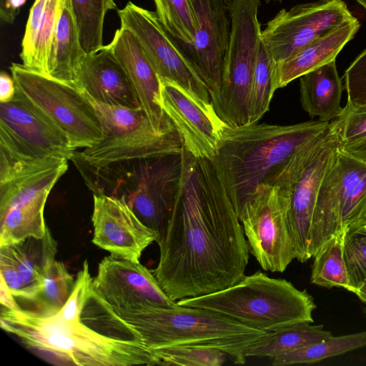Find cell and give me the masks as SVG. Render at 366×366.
<instances>
[{
	"label": "cell",
	"instance_id": "40",
	"mask_svg": "<svg viewBox=\"0 0 366 366\" xmlns=\"http://www.w3.org/2000/svg\"><path fill=\"white\" fill-rule=\"evenodd\" d=\"M16 94V85L12 76L4 71L0 74V102L11 101Z\"/></svg>",
	"mask_w": 366,
	"mask_h": 366
},
{
	"label": "cell",
	"instance_id": "26",
	"mask_svg": "<svg viewBox=\"0 0 366 366\" xmlns=\"http://www.w3.org/2000/svg\"><path fill=\"white\" fill-rule=\"evenodd\" d=\"M86 54L71 1L66 0L52 41L46 76L74 86L76 72Z\"/></svg>",
	"mask_w": 366,
	"mask_h": 366
},
{
	"label": "cell",
	"instance_id": "11",
	"mask_svg": "<svg viewBox=\"0 0 366 366\" xmlns=\"http://www.w3.org/2000/svg\"><path fill=\"white\" fill-rule=\"evenodd\" d=\"M339 144L327 134L315 145L294 158L269 184L284 189L288 196L287 221L296 259L305 262L310 234L321 183Z\"/></svg>",
	"mask_w": 366,
	"mask_h": 366
},
{
	"label": "cell",
	"instance_id": "42",
	"mask_svg": "<svg viewBox=\"0 0 366 366\" xmlns=\"http://www.w3.org/2000/svg\"><path fill=\"white\" fill-rule=\"evenodd\" d=\"M340 148L355 157L366 162V138Z\"/></svg>",
	"mask_w": 366,
	"mask_h": 366
},
{
	"label": "cell",
	"instance_id": "19",
	"mask_svg": "<svg viewBox=\"0 0 366 366\" xmlns=\"http://www.w3.org/2000/svg\"><path fill=\"white\" fill-rule=\"evenodd\" d=\"M197 31L194 43L181 47L208 86L210 97L219 88L228 46L231 21L226 0H189Z\"/></svg>",
	"mask_w": 366,
	"mask_h": 366
},
{
	"label": "cell",
	"instance_id": "2",
	"mask_svg": "<svg viewBox=\"0 0 366 366\" xmlns=\"http://www.w3.org/2000/svg\"><path fill=\"white\" fill-rule=\"evenodd\" d=\"M1 327L27 348L56 365L131 366L155 365L138 332L125 322L92 287L81 320L57 314L1 307Z\"/></svg>",
	"mask_w": 366,
	"mask_h": 366
},
{
	"label": "cell",
	"instance_id": "23",
	"mask_svg": "<svg viewBox=\"0 0 366 366\" xmlns=\"http://www.w3.org/2000/svg\"><path fill=\"white\" fill-rule=\"evenodd\" d=\"M66 0H35L21 41L22 64L47 75L48 61L57 23Z\"/></svg>",
	"mask_w": 366,
	"mask_h": 366
},
{
	"label": "cell",
	"instance_id": "28",
	"mask_svg": "<svg viewBox=\"0 0 366 366\" xmlns=\"http://www.w3.org/2000/svg\"><path fill=\"white\" fill-rule=\"evenodd\" d=\"M322 325L302 322L267 332L247 352V357L272 358L331 337Z\"/></svg>",
	"mask_w": 366,
	"mask_h": 366
},
{
	"label": "cell",
	"instance_id": "12",
	"mask_svg": "<svg viewBox=\"0 0 366 366\" xmlns=\"http://www.w3.org/2000/svg\"><path fill=\"white\" fill-rule=\"evenodd\" d=\"M287 208L286 191L279 186L262 183L237 215L249 252L264 270L283 272L296 259Z\"/></svg>",
	"mask_w": 366,
	"mask_h": 366
},
{
	"label": "cell",
	"instance_id": "32",
	"mask_svg": "<svg viewBox=\"0 0 366 366\" xmlns=\"http://www.w3.org/2000/svg\"><path fill=\"white\" fill-rule=\"evenodd\" d=\"M81 46L86 54L96 52L103 44L106 14L117 9L115 0H71Z\"/></svg>",
	"mask_w": 366,
	"mask_h": 366
},
{
	"label": "cell",
	"instance_id": "22",
	"mask_svg": "<svg viewBox=\"0 0 366 366\" xmlns=\"http://www.w3.org/2000/svg\"><path fill=\"white\" fill-rule=\"evenodd\" d=\"M360 26V23L355 17L316 38L288 59L276 64L274 89L282 88L302 75L335 60Z\"/></svg>",
	"mask_w": 366,
	"mask_h": 366
},
{
	"label": "cell",
	"instance_id": "35",
	"mask_svg": "<svg viewBox=\"0 0 366 366\" xmlns=\"http://www.w3.org/2000/svg\"><path fill=\"white\" fill-rule=\"evenodd\" d=\"M155 365L221 366L229 358L222 350L203 347H174L149 351Z\"/></svg>",
	"mask_w": 366,
	"mask_h": 366
},
{
	"label": "cell",
	"instance_id": "24",
	"mask_svg": "<svg viewBox=\"0 0 366 366\" xmlns=\"http://www.w3.org/2000/svg\"><path fill=\"white\" fill-rule=\"evenodd\" d=\"M57 253V242L47 228L42 238L29 237L21 242L0 246V258L7 260L16 270L24 287V299L31 301L49 264Z\"/></svg>",
	"mask_w": 366,
	"mask_h": 366
},
{
	"label": "cell",
	"instance_id": "14",
	"mask_svg": "<svg viewBox=\"0 0 366 366\" xmlns=\"http://www.w3.org/2000/svg\"><path fill=\"white\" fill-rule=\"evenodd\" d=\"M343 0H318L280 10L262 31V41L275 65L316 38L354 19Z\"/></svg>",
	"mask_w": 366,
	"mask_h": 366
},
{
	"label": "cell",
	"instance_id": "47",
	"mask_svg": "<svg viewBox=\"0 0 366 366\" xmlns=\"http://www.w3.org/2000/svg\"><path fill=\"white\" fill-rule=\"evenodd\" d=\"M364 312L366 313V307L364 308Z\"/></svg>",
	"mask_w": 366,
	"mask_h": 366
},
{
	"label": "cell",
	"instance_id": "4",
	"mask_svg": "<svg viewBox=\"0 0 366 366\" xmlns=\"http://www.w3.org/2000/svg\"><path fill=\"white\" fill-rule=\"evenodd\" d=\"M113 310L139 333L149 351L174 347L214 348L225 352L233 363L243 365L247 352L267 333L215 311L178 304Z\"/></svg>",
	"mask_w": 366,
	"mask_h": 366
},
{
	"label": "cell",
	"instance_id": "7",
	"mask_svg": "<svg viewBox=\"0 0 366 366\" xmlns=\"http://www.w3.org/2000/svg\"><path fill=\"white\" fill-rule=\"evenodd\" d=\"M259 0H230L231 30L218 90L210 97L219 118L228 126L249 124V94L261 42Z\"/></svg>",
	"mask_w": 366,
	"mask_h": 366
},
{
	"label": "cell",
	"instance_id": "15",
	"mask_svg": "<svg viewBox=\"0 0 366 366\" xmlns=\"http://www.w3.org/2000/svg\"><path fill=\"white\" fill-rule=\"evenodd\" d=\"M74 152L66 136L16 92L11 101L0 104L1 153L23 160H71Z\"/></svg>",
	"mask_w": 366,
	"mask_h": 366
},
{
	"label": "cell",
	"instance_id": "6",
	"mask_svg": "<svg viewBox=\"0 0 366 366\" xmlns=\"http://www.w3.org/2000/svg\"><path fill=\"white\" fill-rule=\"evenodd\" d=\"M181 306L217 312L247 327L267 332L302 322H313L317 307L306 290L260 270L244 275L224 290L178 300Z\"/></svg>",
	"mask_w": 366,
	"mask_h": 366
},
{
	"label": "cell",
	"instance_id": "43",
	"mask_svg": "<svg viewBox=\"0 0 366 366\" xmlns=\"http://www.w3.org/2000/svg\"><path fill=\"white\" fill-rule=\"evenodd\" d=\"M352 292L355 294L362 302L366 304V277Z\"/></svg>",
	"mask_w": 366,
	"mask_h": 366
},
{
	"label": "cell",
	"instance_id": "1",
	"mask_svg": "<svg viewBox=\"0 0 366 366\" xmlns=\"http://www.w3.org/2000/svg\"><path fill=\"white\" fill-rule=\"evenodd\" d=\"M180 191L152 272L174 301L238 282L249 262L241 222L209 160L184 148Z\"/></svg>",
	"mask_w": 366,
	"mask_h": 366
},
{
	"label": "cell",
	"instance_id": "41",
	"mask_svg": "<svg viewBox=\"0 0 366 366\" xmlns=\"http://www.w3.org/2000/svg\"><path fill=\"white\" fill-rule=\"evenodd\" d=\"M0 302L2 307L9 309H16L19 307L14 296L12 295L5 282L2 279L0 280Z\"/></svg>",
	"mask_w": 366,
	"mask_h": 366
},
{
	"label": "cell",
	"instance_id": "21",
	"mask_svg": "<svg viewBox=\"0 0 366 366\" xmlns=\"http://www.w3.org/2000/svg\"><path fill=\"white\" fill-rule=\"evenodd\" d=\"M74 86L98 102L141 108L127 74L108 44L85 54L76 72Z\"/></svg>",
	"mask_w": 366,
	"mask_h": 366
},
{
	"label": "cell",
	"instance_id": "46",
	"mask_svg": "<svg viewBox=\"0 0 366 366\" xmlns=\"http://www.w3.org/2000/svg\"><path fill=\"white\" fill-rule=\"evenodd\" d=\"M4 0H0V4L4 2Z\"/></svg>",
	"mask_w": 366,
	"mask_h": 366
},
{
	"label": "cell",
	"instance_id": "10",
	"mask_svg": "<svg viewBox=\"0 0 366 366\" xmlns=\"http://www.w3.org/2000/svg\"><path fill=\"white\" fill-rule=\"evenodd\" d=\"M364 222L366 162L338 145L319 190L310 234V257L335 235Z\"/></svg>",
	"mask_w": 366,
	"mask_h": 366
},
{
	"label": "cell",
	"instance_id": "33",
	"mask_svg": "<svg viewBox=\"0 0 366 366\" xmlns=\"http://www.w3.org/2000/svg\"><path fill=\"white\" fill-rule=\"evenodd\" d=\"M275 64L261 39L249 94V124H257L268 111L273 94Z\"/></svg>",
	"mask_w": 366,
	"mask_h": 366
},
{
	"label": "cell",
	"instance_id": "5",
	"mask_svg": "<svg viewBox=\"0 0 366 366\" xmlns=\"http://www.w3.org/2000/svg\"><path fill=\"white\" fill-rule=\"evenodd\" d=\"M73 162L93 194L123 199L155 233L156 242L163 239L180 191L182 152L102 167Z\"/></svg>",
	"mask_w": 366,
	"mask_h": 366
},
{
	"label": "cell",
	"instance_id": "38",
	"mask_svg": "<svg viewBox=\"0 0 366 366\" xmlns=\"http://www.w3.org/2000/svg\"><path fill=\"white\" fill-rule=\"evenodd\" d=\"M93 287V278L89 272V263L85 260L77 273L72 292L66 302L57 313L59 317L69 322L81 320V314Z\"/></svg>",
	"mask_w": 366,
	"mask_h": 366
},
{
	"label": "cell",
	"instance_id": "20",
	"mask_svg": "<svg viewBox=\"0 0 366 366\" xmlns=\"http://www.w3.org/2000/svg\"><path fill=\"white\" fill-rule=\"evenodd\" d=\"M127 74L141 108L158 133L177 132L161 102L160 79L132 31L120 26L108 44Z\"/></svg>",
	"mask_w": 366,
	"mask_h": 366
},
{
	"label": "cell",
	"instance_id": "25",
	"mask_svg": "<svg viewBox=\"0 0 366 366\" xmlns=\"http://www.w3.org/2000/svg\"><path fill=\"white\" fill-rule=\"evenodd\" d=\"M343 88L335 60L331 61L300 77L302 107L311 117L330 122L342 112Z\"/></svg>",
	"mask_w": 366,
	"mask_h": 366
},
{
	"label": "cell",
	"instance_id": "3",
	"mask_svg": "<svg viewBox=\"0 0 366 366\" xmlns=\"http://www.w3.org/2000/svg\"><path fill=\"white\" fill-rule=\"evenodd\" d=\"M330 122L308 121L290 125H227L211 161L237 214L254 193L295 157L322 139Z\"/></svg>",
	"mask_w": 366,
	"mask_h": 366
},
{
	"label": "cell",
	"instance_id": "17",
	"mask_svg": "<svg viewBox=\"0 0 366 366\" xmlns=\"http://www.w3.org/2000/svg\"><path fill=\"white\" fill-rule=\"evenodd\" d=\"M93 202L92 242L114 257L139 262L144 249L156 242L155 233L122 198L93 194Z\"/></svg>",
	"mask_w": 366,
	"mask_h": 366
},
{
	"label": "cell",
	"instance_id": "34",
	"mask_svg": "<svg viewBox=\"0 0 366 366\" xmlns=\"http://www.w3.org/2000/svg\"><path fill=\"white\" fill-rule=\"evenodd\" d=\"M153 1L158 19L179 46L192 45L194 41L197 27L190 1Z\"/></svg>",
	"mask_w": 366,
	"mask_h": 366
},
{
	"label": "cell",
	"instance_id": "30",
	"mask_svg": "<svg viewBox=\"0 0 366 366\" xmlns=\"http://www.w3.org/2000/svg\"><path fill=\"white\" fill-rule=\"evenodd\" d=\"M75 279L64 264L56 259L53 261L45 271L39 287L30 301L34 307L32 311L43 316L57 314L69 297Z\"/></svg>",
	"mask_w": 366,
	"mask_h": 366
},
{
	"label": "cell",
	"instance_id": "16",
	"mask_svg": "<svg viewBox=\"0 0 366 366\" xmlns=\"http://www.w3.org/2000/svg\"><path fill=\"white\" fill-rule=\"evenodd\" d=\"M159 79L162 108L180 134L184 148L195 158L211 162L227 124L217 115L212 103L175 82Z\"/></svg>",
	"mask_w": 366,
	"mask_h": 366
},
{
	"label": "cell",
	"instance_id": "39",
	"mask_svg": "<svg viewBox=\"0 0 366 366\" xmlns=\"http://www.w3.org/2000/svg\"><path fill=\"white\" fill-rule=\"evenodd\" d=\"M347 104H366V49L352 62L344 75Z\"/></svg>",
	"mask_w": 366,
	"mask_h": 366
},
{
	"label": "cell",
	"instance_id": "44",
	"mask_svg": "<svg viewBox=\"0 0 366 366\" xmlns=\"http://www.w3.org/2000/svg\"><path fill=\"white\" fill-rule=\"evenodd\" d=\"M366 10V0H355Z\"/></svg>",
	"mask_w": 366,
	"mask_h": 366
},
{
	"label": "cell",
	"instance_id": "45",
	"mask_svg": "<svg viewBox=\"0 0 366 366\" xmlns=\"http://www.w3.org/2000/svg\"><path fill=\"white\" fill-rule=\"evenodd\" d=\"M263 1L267 4L271 3V2L281 3L282 1V0H263Z\"/></svg>",
	"mask_w": 366,
	"mask_h": 366
},
{
	"label": "cell",
	"instance_id": "29",
	"mask_svg": "<svg viewBox=\"0 0 366 366\" xmlns=\"http://www.w3.org/2000/svg\"><path fill=\"white\" fill-rule=\"evenodd\" d=\"M366 346V331L332 336L322 341L270 358L273 366L311 364Z\"/></svg>",
	"mask_w": 366,
	"mask_h": 366
},
{
	"label": "cell",
	"instance_id": "27",
	"mask_svg": "<svg viewBox=\"0 0 366 366\" xmlns=\"http://www.w3.org/2000/svg\"><path fill=\"white\" fill-rule=\"evenodd\" d=\"M49 194L44 193L0 214V246L44 236L48 227L44 213Z\"/></svg>",
	"mask_w": 366,
	"mask_h": 366
},
{
	"label": "cell",
	"instance_id": "31",
	"mask_svg": "<svg viewBox=\"0 0 366 366\" xmlns=\"http://www.w3.org/2000/svg\"><path fill=\"white\" fill-rule=\"evenodd\" d=\"M343 232L330 239L313 256L310 282L323 287L348 290L349 277L343 258Z\"/></svg>",
	"mask_w": 366,
	"mask_h": 366
},
{
	"label": "cell",
	"instance_id": "37",
	"mask_svg": "<svg viewBox=\"0 0 366 366\" xmlns=\"http://www.w3.org/2000/svg\"><path fill=\"white\" fill-rule=\"evenodd\" d=\"M329 129L335 135L340 147H345L365 139L366 104H346L342 113L330 122Z\"/></svg>",
	"mask_w": 366,
	"mask_h": 366
},
{
	"label": "cell",
	"instance_id": "8",
	"mask_svg": "<svg viewBox=\"0 0 366 366\" xmlns=\"http://www.w3.org/2000/svg\"><path fill=\"white\" fill-rule=\"evenodd\" d=\"M81 92L99 116L104 137L92 147L81 152L75 151L71 162L102 167L117 162L182 152L184 144L179 132H157L142 108L105 104Z\"/></svg>",
	"mask_w": 366,
	"mask_h": 366
},
{
	"label": "cell",
	"instance_id": "9",
	"mask_svg": "<svg viewBox=\"0 0 366 366\" xmlns=\"http://www.w3.org/2000/svg\"><path fill=\"white\" fill-rule=\"evenodd\" d=\"M16 93L68 138L77 151L104 137L101 121L92 103L76 86L12 63L9 67Z\"/></svg>",
	"mask_w": 366,
	"mask_h": 366
},
{
	"label": "cell",
	"instance_id": "36",
	"mask_svg": "<svg viewBox=\"0 0 366 366\" xmlns=\"http://www.w3.org/2000/svg\"><path fill=\"white\" fill-rule=\"evenodd\" d=\"M342 250L352 292L366 277V222L343 231Z\"/></svg>",
	"mask_w": 366,
	"mask_h": 366
},
{
	"label": "cell",
	"instance_id": "13",
	"mask_svg": "<svg viewBox=\"0 0 366 366\" xmlns=\"http://www.w3.org/2000/svg\"><path fill=\"white\" fill-rule=\"evenodd\" d=\"M117 13L121 26L136 36L159 79L175 82L212 103L206 83L155 12L128 1Z\"/></svg>",
	"mask_w": 366,
	"mask_h": 366
},
{
	"label": "cell",
	"instance_id": "18",
	"mask_svg": "<svg viewBox=\"0 0 366 366\" xmlns=\"http://www.w3.org/2000/svg\"><path fill=\"white\" fill-rule=\"evenodd\" d=\"M95 291L113 308L130 309L139 305L172 307V300L152 272L140 262L105 257L93 278Z\"/></svg>",
	"mask_w": 366,
	"mask_h": 366
}]
</instances>
